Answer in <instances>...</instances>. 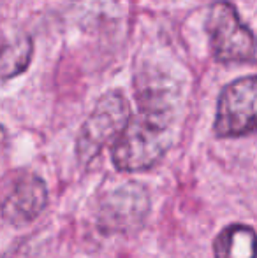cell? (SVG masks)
<instances>
[{"label": "cell", "mask_w": 257, "mask_h": 258, "mask_svg": "<svg viewBox=\"0 0 257 258\" xmlns=\"http://www.w3.org/2000/svg\"><path fill=\"white\" fill-rule=\"evenodd\" d=\"M137 112L115 139L111 156L122 172L155 167L173 143V93L162 86L137 90Z\"/></svg>", "instance_id": "cell-1"}, {"label": "cell", "mask_w": 257, "mask_h": 258, "mask_svg": "<svg viewBox=\"0 0 257 258\" xmlns=\"http://www.w3.org/2000/svg\"><path fill=\"white\" fill-rule=\"evenodd\" d=\"M206 32L213 58L220 63H252L255 46L252 30L240 20L236 7L219 0L210 7Z\"/></svg>", "instance_id": "cell-2"}, {"label": "cell", "mask_w": 257, "mask_h": 258, "mask_svg": "<svg viewBox=\"0 0 257 258\" xmlns=\"http://www.w3.org/2000/svg\"><path fill=\"white\" fill-rule=\"evenodd\" d=\"M129 100L122 92H110L97 102L95 109L83 125L78 136V158L81 163H90L110 141H115L125 128L130 118Z\"/></svg>", "instance_id": "cell-3"}, {"label": "cell", "mask_w": 257, "mask_h": 258, "mask_svg": "<svg viewBox=\"0 0 257 258\" xmlns=\"http://www.w3.org/2000/svg\"><path fill=\"white\" fill-rule=\"evenodd\" d=\"M219 137H241L255 130V78L247 76L227 85L219 99L215 118Z\"/></svg>", "instance_id": "cell-4"}, {"label": "cell", "mask_w": 257, "mask_h": 258, "mask_svg": "<svg viewBox=\"0 0 257 258\" xmlns=\"http://www.w3.org/2000/svg\"><path fill=\"white\" fill-rule=\"evenodd\" d=\"M150 209L148 194L141 184L125 183L99 202V227L106 234H127L143 225Z\"/></svg>", "instance_id": "cell-5"}, {"label": "cell", "mask_w": 257, "mask_h": 258, "mask_svg": "<svg viewBox=\"0 0 257 258\" xmlns=\"http://www.w3.org/2000/svg\"><path fill=\"white\" fill-rule=\"evenodd\" d=\"M48 204L46 183L34 174L20 177L2 202V218L14 227L34 221Z\"/></svg>", "instance_id": "cell-6"}, {"label": "cell", "mask_w": 257, "mask_h": 258, "mask_svg": "<svg viewBox=\"0 0 257 258\" xmlns=\"http://www.w3.org/2000/svg\"><path fill=\"white\" fill-rule=\"evenodd\" d=\"M255 232L247 225H231L213 242L215 258H254Z\"/></svg>", "instance_id": "cell-7"}, {"label": "cell", "mask_w": 257, "mask_h": 258, "mask_svg": "<svg viewBox=\"0 0 257 258\" xmlns=\"http://www.w3.org/2000/svg\"><path fill=\"white\" fill-rule=\"evenodd\" d=\"M34 54V41L27 35L11 39L0 46V79H13L25 72Z\"/></svg>", "instance_id": "cell-8"}, {"label": "cell", "mask_w": 257, "mask_h": 258, "mask_svg": "<svg viewBox=\"0 0 257 258\" xmlns=\"http://www.w3.org/2000/svg\"><path fill=\"white\" fill-rule=\"evenodd\" d=\"M7 150V132L4 126H0V156Z\"/></svg>", "instance_id": "cell-9"}]
</instances>
